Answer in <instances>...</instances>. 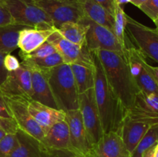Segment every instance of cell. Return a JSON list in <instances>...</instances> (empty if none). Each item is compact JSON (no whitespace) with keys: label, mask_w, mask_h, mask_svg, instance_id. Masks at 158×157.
<instances>
[{"label":"cell","mask_w":158,"mask_h":157,"mask_svg":"<svg viewBox=\"0 0 158 157\" xmlns=\"http://www.w3.org/2000/svg\"><path fill=\"white\" fill-rule=\"evenodd\" d=\"M139 9L151 19L155 21L158 17V0H148L141 5Z\"/></svg>","instance_id":"f546056e"},{"label":"cell","mask_w":158,"mask_h":157,"mask_svg":"<svg viewBox=\"0 0 158 157\" xmlns=\"http://www.w3.org/2000/svg\"><path fill=\"white\" fill-rule=\"evenodd\" d=\"M42 143L48 149H69V130L66 119L53 125Z\"/></svg>","instance_id":"ffe728a7"},{"label":"cell","mask_w":158,"mask_h":157,"mask_svg":"<svg viewBox=\"0 0 158 157\" xmlns=\"http://www.w3.org/2000/svg\"><path fill=\"white\" fill-rule=\"evenodd\" d=\"M92 54L94 69V96L101 119L103 132H120L127 110L114 92L96 52Z\"/></svg>","instance_id":"6da1fadb"},{"label":"cell","mask_w":158,"mask_h":157,"mask_svg":"<svg viewBox=\"0 0 158 157\" xmlns=\"http://www.w3.org/2000/svg\"><path fill=\"white\" fill-rule=\"evenodd\" d=\"M84 16L94 22L114 30V18L106 9L94 0H77Z\"/></svg>","instance_id":"44dd1931"},{"label":"cell","mask_w":158,"mask_h":157,"mask_svg":"<svg viewBox=\"0 0 158 157\" xmlns=\"http://www.w3.org/2000/svg\"><path fill=\"white\" fill-rule=\"evenodd\" d=\"M13 18L14 23L31 28H55L50 17L34 0H4L2 3Z\"/></svg>","instance_id":"277c9868"},{"label":"cell","mask_w":158,"mask_h":157,"mask_svg":"<svg viewBox=\"0 0 158 157\" xmlns=\"http://www.w3.org/2000/svg\"><path fill=\"white\" fill-rule=\"evenodd\" d=\"M56 29V28L38 29L29 27L21 30L18 42V48L20 49V52L23 54L30 53L47 41Z\"/></svg>","instance_id":"ac0fdd59"},{"label":"cell","mask_w":158,"mask_h":157,"mask_svg":"<svg viewBox=\"0 0 158 157\" xmlns=\"http://www.w3.org/2000/svg\"><path fill=\"white\" fill-rule=\"evenodd\" d=\"M11 24H15L12 15L4 5L0 4V27Z\"/></svg>","instance_id":"d6a6232c"},{"label":"cell","mask_w":158,"mask_h":157,"mask_svg":"<svg viewBox=\"0 0 158 157\" xmlns=\"http://www.w3.org/2000/svg\"><path fill=\"white\" fill-rule=\"evenodd\" d=\"M15 134H6L0 140V157H8L17 144Z\"/></svg>","instance_id":"f1b7e54d"},{"label":"cell","mask_w":158,"mask_h":157,"mask_svg":"<svg viewBox=\"0 0 158 157\" xmlns=\"http://www.w3.org/2000/svg\"><path fill=\"white\" fill-rule=\"evenodd\" d=\"M154 24H155V26H156V29H157L158 30V17L157 18H156L155 21H154Z\"/></svg>","instance_id":"ee69618b"},{"label":"cell","mask_w":158,"mask_h":157,"mask_svg":"<svg viewBox=\"0 0 158 157\" xmlns=\"http://www.w3.org/2000/svg\"><path fill=\"white\" fill-rule=\"evenodd\" d=\"M29 26L11 24L0 27V52L9 54L18 48L20 31Z\"/></svg>","instance_id":"603a6c76"},{"label":"cell","mask_w":158,"mask_h":157,"mask_svg":"<svg viewBox=\"0 0 158 157\" xmlns=\"http://www.w3.org/2000/svg\"><path fill=\"white\" fill-rule=\"evenodd\" d=\"M52 19L56 29L68 22H79L84 16L77 0H34Z\"/></svg>","instance_id":"9c48e42d"},{"label":"cell","mask_w":158,"mask_h":157,"mask_svg":"<svg viewBox=\"0 0 158 157\" xmlns=\"http://www.w3.org/2000/svg\"><path fill=\"white\" fill-rule=\"evenodd\" d=\"M56 29L64 38L71 42L80 46L85 45L88 26L83 22H68L60 25Z\"/></svg>","instance_id":"cb8c5ba5"},{"label":"cell","mask_w":158,"mask_h":157,"mask_svg":"<svg viewBox=\"0 0 158 157\" xmlns=\"http://www.w3.org/2000/svg\"><path fill=\"white\" fill-rule=\"evenodd\" d=\"M22 60L41 69H52L55 66L64 63L63 58L57 52L46 57H43V58H25V59Z\"/></svg>","instance_id":"4316f807"},{"label":"cell","mask_w":158,"mask_h":157,"mask_svg":"<svg viewBox=\"0 0 158 157\" xmlns=\"http://www.w3.org/2000/svg\"><path fill=\"white\" fill-rule=\"evenodd\" d=\"M114 32L118 41L123 46V48L127 49L128 46L126 42V22H127V14L123 11L122 6L117 4L114 15Z\"/></svg>","instance_id":"d4e9b609"},{"label":"cell","mask_w":158,"mask_h":157,"mask_svg":"<svg viewBox=\"0 0 158 157\" xmlns=\"http://www.w3.org/2000/svg\"><path fill=\"white\" fill-rule=\"evenodd\" d=\"M43 70L49 82L58 109L65 112L78 109L79 92L70 65L63 63L52 69Z\"/></svg>","instance_id":"3957f363"},{"label":"cell","mask_w":158,"mask_h":157,"mask_svg":"<svg viewBox=\"0 0 158 157\" xmlns=\"http://www.w3.org/2000/svg\"><path fill=\"white\" fill-rule=\"evenodd\" d=\"M17 144L8 157H48L49 149L40 140L18 129Z\"/></svg>","instance_id":"2e32d148"},{"label":"cell","mask_w":158,"mask_h":157,"mask_svg":"<svg viewBox=\"0 0 158 157\" xmlns=\"http://www.w3.org/2000/svg\"><path fill=\"white\" fill-rule=\"evenodd\" d=\"M27 106L32 118L45 134L53 125L66 119L64 111L49 107L34 100L28 102Z\"/></svg>","instance_id":"e0dca14e"},{"label":"cell","mask_w":158,"mask_h":157,"mask_svg":"<svg viewBox=\"0 0 158 157\" xmlns=\"http://www.w3.org/2000/svg\"><path fill=\"white\" fill-rule=\"evenodd\" d=\"M157 143L158 126H152L147 131L135 150L131 154V157H142L145 151L153 146H155Z\"/></svg>","instance_id":"484cf974"},{"label":"cell","mask_w":158,"mask_h":157,"mask_svg":"<svg viewBox=\"0 0 158 157\" xmlns=\"http://www.w3.org/2000/svg\"><path fill=\"white\" fill-rule=\"evenodd\" d=\"M151 126L131 119L127 115L123 122L120 133L127 150L133 153Z\"/></svg>","instance_id":"d6986e66"},{"label":"cell","mask_w":158,"mask_h":157,"mask_svg":"<svg viewBox=\"0 0 158 157\" xmlns=\"http://www.w3.org/2000/svg\"><path fill=\"white\" fill-rule=\"evenodd\" d=\"M22 62L29 67L31 70L32 90V100L58 109L44 71L25 61H22Z\"/></svg>","instance_id":"5bb4252c"},{"label":"cell","mask_w":158,"mask_h":157,"mask_svg":"<svg viewBox=\"0 0 158 157\" xmlns=\"http://www.w3.org/2000/svg\"><path fill=\"white\" fill-rule=\"evenodd\" d=\"M0 117L4 118H12L10 110L9 109L7 103L6 101L4 95L0 91Z\"/></svg>","instance_id":"e575fe53"},{"label":"cell","mask_w":158,"mask_h":157,"mask_svg":"<svg viewBox=\"0 0 158 157\" xmlns=\"http://www.w3.org/2000/svg\"><path fill=\"white\" fill-rule=\"evenodd\" d=\"M3 2H4V0H0V4H2Z\"/></svg>","instance_id":"f6af8a7d"},{"label":"cell","mask_w":158,"mask_h":157,"mask_svg":"<svg viewBox=\"0 0 158 157\" xmlns=\"http://www.w3.org/2000/svg\"><path fill=\"white\" fill-rule=\"evenodd\" d=\"M4 66L8 72H12L20 67V62L16 57L9 53L6 54L4 58Z\"/></svg>","instance_id":"1f68e13d"},{"label":"cell","mask_w":158,"mask_h":157,"mask_svg":"<svg viewBox=\"0 0 158 157\" xmlns=\"http://www.w3.org/2000/svg\"><path fill=\"white\" fill-rule=\"evenodd\" d=\"M48 157H77V155L69 149H49Z\"/></svg>","instance_id":"836d02e7"},{"label":"cell","mask_w":158,"mask_h":157,"mask_svg":"<svg viewBox=\"0 0 158 157\" xmlns=\"http://www.w3.org/2000/svg\"><path fill=\"white\" fill-rule=\"evenodd\" d=\"M69 130V150L80 157H93L94 146L83 126L80 109L66 112Z\"/></svg>","instance_id":"30bf717a"},{"label":"cell","mask_w":158,"mask_h":157,"mask_svg":"<svg viewBox=\"0 0 158 157\" xmlns=\"http://www.w3.org/2000/svg\"><path fill=\"white\" fill-rule=\"evenodd\" d=\"M127 115L151 126H158V95H148L140 91Z\"/></svg>","instance_id":"7c38bea8"},{"label":"cell","mask_w":158,"mask_h":157,"mask_svg":"<svg viewBox=\"0 0 158 157\" xmlns=\"http://www.w3.org/2000/svg\"><path fill=\"white\" fill-rule=\"evenodd\" d=\"M5 99L10 110L12 118L15 121L19 129L42 142L45 133L31 115L28 109V102L6 97Z\"/></svg>","instance_id":"4fadbf2b"},{"label":"cell","mask_w":158,"mask_h":157,"mask_svg":"<svg viewBox=\"0 0 158 157\" xmlns=\"http://www.w3.org/2000/svg\"><path fill=\"white\" fill-rule=\"evenodd\" d=\"M93 157H131L120 132H109L103 134L94 146Z\"/></svg>","instance_id":"9a60e30c"},{"label":"cell","mask_w":158,"mask_h":157,"mask_svg":"<svg viewBox=\"0 0 158 157\" xmlns=\"http://www.w3.org/2000/svg\"><path fill=\"white\" fill-rule=\"evenodd\" d=\"M148 0H131V3H132L133 5H134L137 7H140L141 5H143L145 2H147Z\"/></svg>","instance_id":"ab89813d"},{"label":"cell","mask_w":158,"mask_h":157,"mask_svg":"<svg viewBox=\"0 0 158 157\" xmlns=\"http://www.w3.org/2000/svg\"><path fill=\"white\" fill-rule=\"evenodd\" d=\"M154 148H155V146H153V147L150 148L148 150L145 151L142 157H154Z\"/></svg>","instance_id":"f35d334b"},{"label":"cell","mask_w":158,"mask_h":157,"mask_svg":"<svg viewBox=\"0 0 158 157\" xmlns=\"http://www.w3.org/2000/svg\"><path fill=\"white\" fill-rule=\"evenodd\" d=\"M6 132H5V131H3V130H2V129H0V140L2 139L3 138V137L5 136V135H6Z\"/></svg>","instance_id":"7bdbcfd3"},{"label":"cell","mask_w":158,"mask_h":157,"mask_svg":"<svg viewBox=\"0 0 158 157\" xmlns=\"http://www.w3.org/2000/svg\"><path fill=\"white\" fill-rule=\"evenodd\" d=\"M80 22L88 26L84 46L89 52L107 50L126 53L128 47H123L110 29L94 22L86 16H83Z\"/></svg>","instance_id":"8992f818"},{"label":"cell","mask_w":158,"mask_h":157,"mask_svg":"<svg viewBox=\"0 0 158 157\" xmlns=\"http://www.w3.org/2000/svg\"><path fill=\"white\" fill-rule=\"evenodd\" d=\"M106 79L123 106L129 110L140 92L131 70L126 53L107 50L95 51Z\"/></svg>","instance_id":"7a4b0ae2"},{"label":"cell","mask_w":158,"mask_h":157,"mask_svg":"<svg viewBox=\"0 0 158 157\" xmlns=\"http://www.w3.org/2000/svg\"><path fill=\"white\" fill-rule=\"evenodd\" d=\"M6 55V53L0 52V86L5 81V79L7 77L8 72H9L4 66V58Z\"/></svg>","instance_id":"8d00e7d4"},{"label":"cell","mask_w":158,"mask_h":157,"mask_svg":"<svg viewBox=\"0 0 158 157\" xmlns=\"http://www.w3.org/2000/svg\"><path fill=\"white\" fill-rule=\"evenodd\" d=\"M126 32L135 48L145 57L158 62V30L141 24L127 15Z\"/></svg>","instance_id":"5b68a950"},{"label":"cell","mask_w":158,"mask_h":157,"mask_svg":"<svg viewBox=\"0 0 158 157\" xmlns=\"http://www.w3.org/2000/svg\"><path fill=\"white\" fill-rule=\"evenodd\" d=\"M56 51L61 55L64 63L71 65L75 62L92 63L93 57L86 46H80L66 39L56 29L47 39Z\"/></svg>","instance_id":"8fae6325"},{"label":"cell","mask_w":158,"mask_h":157,"mask_svg":"<svg viewBox=\"0 0 158 157\" xmlns=\"http://www.w3.org/2000/svg\"><path fill=\"white\" fill-rule=\"evenodd\" d=\"M94 1L106 9L111 15H114L116 6H117L116 0H94Z\"/></svg>","instance_id":"d590c367"},{"label":"cell","mask_w":158,"mask_h":157,"mask_svg":"<svg viewBox=\"0 0 158 157\" xmlns=\"http://www.w3.org/2000/svg\"><path fill=\"white\" fill-rule=\"evenodd\" d=\"M18 126L12 118L0 117V129L7 134H15L18 130Z\"/></svg>","instance_id":"4dcf8cb0"},{"label":"cell","mask_w":158,"mask_h":157,"mask_svg":"<svg viewBox=\"0 0 158 157\" xmlns=\"http://www.w3.org/2000/svg\"><path fill=\"white\" fill-rule=\"evenodd\" d=\"M79 94L94 87V62L92 63L75 62L70 65Z\"/></svg>","instance_id":"7402d4cb"},{"label":"cell","mask_w":158,"mask_h":157,"mask_svg":"<svg viewBox=\"0 0 158 157\" xmlns=\"http://www.w3.org/2000/svg\"><path fill=\"white\" fill-rule=\"evenodd\" d=\"M77 157H80V156H78V155H77Z\"/></svg>","instance_id":"bcb514c9"},{"label":"cell","mask_w":158,"mask_h":157,"mask_svg":"<svg viewBox=\"0 0 158 157\" xmlns=\"http://www.w3.org/2000/svg\"><path fill=\"white\" fill-rule=\"evenodd\" d=\"M131 2V0H116V3L120 6H122V5L123 4H126V3Z\"/></svg>","instance_id":"60d3db41"},{"label":"cell","mask_w":158,"mask_h":157,"mask_svg":"<svg viewBox=\"0 0 158 157\" xmlns=\"http://www.w3.org/2000/svg\"><path fill=\"white\" fill-rule=\"evenodd\" d=\"M145 66H146L147 69L151 72V75H153V77H154V79L156 80V82H157V83L158 84V66H156L155 67V66H151L147 62L145 63Z\"/></svg>","instance_id":"74e56055"},{"label":"cell","mask_w":158,"mask_h":157,"mask_svg":"<svg viewBox=\"0 0 158 157\" xmlns=\"http://www.w3.org/2000/svg\"><path fill=\"white\" fill-rule=\"evenodd\" d=\"M154 157H158V143L154 148Z\"/></svg>","instance_id":"b9f144b4"},{"label":"cell","mask_w":158,"mask_h":157,"mask_svg":"<svg viewBox=\"0 0 158 157\" xmlns=\"http://www.w3.org/2000/svg\"><path fill=\"white\" fill-rule=\"evenodd\" d=\"M55 48L49 42H45L43 45L39 46L37 49L31 52L30 53L23 54L22 52H19V56L21 57L22 59L25 58H43L47 55H51V54L56 52Z\"/></svg>","instance_id":"83f0119b"},{"label":"cell","mask_w":158,"mask_h":157,"mask_svg":"<svg viewBox=\"0 0 158 157\" xmlns=\"http://www.w3.org/2000/svg\"><path fill=\"white\" fill-rule=\"evenodd\" d=\"M79 109L81 113L83 126L94 148L104 132L96 103L94 89L79 94Z\"/></svg>","instance_id":"52a82bcc"},{"label":"cell","mask_w":158,"mask_h":157,"mask_svg":"<svg viewBox=\"0 0 158 157\" xmlns=\"http://www.w3.org/2000/svg\"><path fill=\"white\" fill-rule=\"evenodd\" d=\"M0 91L5 97L29 102L32 100V75L29 67L20 62L17 70L8 72Z\"/></svg>","instance_id":"ba28073f"}]
</instances>
